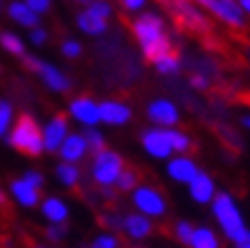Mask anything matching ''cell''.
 <instances>
[{
  "label": "cell",
  "instance_id": "cell-1",
  "mask_svg": "<svg viewBox=\"0 0 250 248\" xmlns=\"http://www.w3.org/2000/svg\"><path fill=\"white\" fill-rule=\"evenodd\" d=\"M132 35L139 43L146 61H157L167 53H173L171 37L167 35L165 19L153 10H145L132 21Z\"/></svg>",
  "mask_w": 250,
  "mask_h": 248
},
{
  "label": "cell",
  "instance_id": "cell-2",
  "mask_svg": "<svg viewBox=\"0 0 250 248\" xmlns=\"http://www.w3.org/2000/svg\"><path fill=\"white\" fill-rule=\"evenodd\" d=\"M209 212L216 222V230L220 232L222 240H226L230 244H234L250 230L238 200H236L234 193H230V191L220 189L214 197V202L209 204Z\"/></svg>",
  "mask_w": 250,
  "mask_h": 248
},
{
  "label": "cell",
  "instance_id": "cell-3",
  "mask_svg": "<svg viewBox=\"0 0 250 248\" xmlns=\"http://www.w3.org/2000/svg\"><path fill=\"white\" fill-rule=\"evenodd\" d=\"M6 145L15 151L27 155V157H41L45 153L43 148V134L41 126L31 114H21L15 124H12L10 132L6 134Z\"/></svg>",
  "mask_w": 250,
  "mask_h": 248
},
{
  "label": "cell",
  "instance_id": "cell-4",
  "mask_svg": "<svg viewBox=\"0 0 250 248\" xmlns=\"http://www.w3.org/2000/svg\"><path fill=\"white\" fill-rule=\"evenodd\" d=\"M124 169H126L124 157L118 151H114V148L106 146L104 151L90 155V169H87V175H90V181L98 189H112Z\"/></svg>",
  "mask_w": 250,
  "mask_h": 248
},
{
  "label": "cell",
  "instance_id": "cell-5",
  "mask_svg": "<svg viewBox=\"0 0 250 248\" xmlns=\"http://www.w3.org/2000/svg\"><path fill=\"white\" fill-rule=\"evenodd\" d=\"M130 204H132V212L151 218L153 222L163 220L169 214V202L165 193L151 183H141L130 193Z\"/></svg>",
  "mask_w": 250,
  "mask_h": 248
},
{
  "label": "cell",
  "instance_id": "cell-6",
  "mask_svg": "<svg viewBox=\"0 0 250 248\" xmlns=\"http://www.w3.org/2000/svg\"><path fill=\"white\" fill-rule=\"evenodd\" d=\"M22 63H24V67H27L29 71H33L35 76H39L41 83L45 85L49 92H53V94H65V92L71 90L69 76H67L63 69H59L55 63H51V61L27 53V55L22 57Z\"/></svg>",
  "mask_w": 250,
  "mask_h": 248
},
{
  "label": "cell",
  "instance_id": "cell-7",
  "mask_svg": "<svg viewBox=\"0 0 250 248\" xmlns=\"http://www.w3.org/2000/svg\"><path fill=\"white\" fill-rule=\"evenodd\" d=\"M191 2L202 8L204 12L218 19L220 22L228 24L232 29H244L246 27V17L236 0H191Z\"/></svg>",
  "mask_w": 250,
  "mask_h": 248
},
{
  "label": "cell",
  "instance_id": "cell-8",
  "mask_svg": "<svg viewBox=\"0 0 250 248\" xmlns=\"http://www.w3.org/2000/svg\"><path fill=\"white\" fill-rule=\"evenodd\" d=\"M177 19L183 27L191 29L195 33H208L209 31V19L202 8H197L191 0H161Z\"/></svg>",
  "mask_w": 250,
  "mask_h": 248
},
{
  "label": "cell",
  "instance_id": "cell-9",
  "mask_svg": "<svg viewBox=\"0 0 250 248\" xmlns=\"http://www.w3.org/2000/svg\"><path fill=\"white\" fill-rule=\"evenodd\" d=\"M145 114L148 122H151V126H157V128H177V124L181 122L179 106L171 98H163V96L148 102L145 108Z\"/></svg>",
  "mask_w": 250,
  "mask_h": 248
},
{
  "label": "cell",
  "instance_id": "cell-10",
  "mask_svg": "<svg viewBox=\"0 0 250 248\" xmlns=\"http://www.w3.org/2000/svg\"><path fill=\"white\" fill-rule=\"evenodd\" d=\"M139 141H141V146L146 153V157H151L155 161H169L173 157L167 128H157V126L143 128Z\"/></svg>",
  "mask_w": 250,
  "mask_h": 248
},
{
  "label": "cell",
  "instance_id": "cell-11",
  "mask_svg": "<svg viewBox=\"0 0 250 248\" xmlns=\"http://www.w3.org/2000/svg\"><path fill=\"white\" fill-rule=\"evenodd\" d=\"M67 118L78 122L82 128H94L100 124V102L92 96H76L67 104Z\"/></svg>",
  "mask_w": 250,
  "mask_h": 248
},
{
  "label": "cell",
  "instance_id": "cell-12",
  "mask_svg": "<svg viewBox=\"0 0 250 248\" xmlns=\"http://www.w3.org/2000/svg\"><path fill=\"white\" fill-rule=\"evenodd\" d=\"M69 132H71V128H69V118H67V114H53V116L41 126L45 153H55V155H57L59 146L63 145V141L67 139Z\"/></svg>",
  "mask_w": 250,
  "mask_h": 248
},
{
  "label": "cell",
  "instance_id": "cell-13",
  "mask_svg": "<svg viewBox=\"0 0 250 248\" xmlns=\"http://www.w3.org/2000/svg\"><path fill=\"white\" fill-rule=\"evenodd\" d=\"M120 234L126 240L139 244L148 240L155 234V222L151 218H146L143 214H136V212H128L122 216V228Z\"/></svg>",
  "mask_w": 250,
  "mask_h": 248
},
{
  "label": "cell",
  "instance_id": "cell-14",
  "mask_svg": "<svg viewBox=\"0 0 250 248\" xmlns=\"http://www.w3.org/2000/svg\"><path fill=\"white\" fill-rule=\"evenodd\" d=\"M6 195L19 207H22V209H35V207H39V204L43 200V191L37 189L35 185H31L27 179H22L21 175L15 177V179L8 183Z\"/></svg>",
  "mask_w": 250,
  "mask_h": 248
},
{
  "label": "cell",
  "instance_id": "cell-15",
  "mask_svg": "<svg viewBox=\"0 0 250 248\" xmlns=\"http://www.w3.org/2000/svg\"><path fill=\"white\" fill-rule=\"evenodd\" d=\"M185 187H187V195H189V200L193 204H197V206H209L211 202H214L216 193L220 191L216 179L204 169L199 171L197 175L185 185Z\"/></svg>",
  "mask_w": 250,
  "mask_h": 248
},
{
  "label": "cell",
  "instance_id": "cell-16",
  "mask_svg": "<svg viewBox=\"0 0 250 248\" xmlns=\"http://www.w3.org/2000/svg\"><path fill=\"white\" fill-rule=\"evenodd\" d=\"M199 171L202 169L191 155H173L169 161H165V175L179 185H187Z\"/></svg>",
  "mask_w": 250,
  "mask_h": 248
},
{
  "label": "cell",
  "instance_id": "cell-17",
  "mask_svg": "<svg viewBox=\"0 0 250 248\" xmlns=\"http://www.w3.org/2000/svg\"><path fill=\"white\" fill-rule=\"evenodd\" d=\"M37 209H39L41 218L45 220V224H69L71 206L61 195H55V193L43 195V200Z\"/></svg>",
  "mask_w": 250,
  "mask_h": 248
},
{
  "label": "cell",
  "instance_id": "cell-18",
  "mask_svg": "<svg viewBox=\"0 0 250 248\" xmlns=\"http://www.w3.org/2000/svg\"><path fill=\"white\" fill-rule=\"evenodd\" d=\"M134 112L132 108L122 102V100H114V98H106V100L100 102V122L106 124V126H126L132 120Z\"/></svg>",
  "mask_w": 250,
  "mask_h": 248
},
{
  "label": "cell",
  "instance_id": "cell-19",
  "mask_svg": "<svg viewBox=\"0 0 250 248\" xmlns=\"http://www.w3.org/2000/svg\"><path fill=\"white\" fill-rule=\"evenodd\" d=\"M57 155H59V161L73 163V165H80L82 161L90 157V148H87V143L83 139L82 130H71L67 134V139L63 141V145L59 146Z\"/></svg>",
  "mask_w": 250,
  "mask_h": 248
},
{
  "label": "cell",
  "instance_id": "cell-20",
  "mask_svg": "<svg viewBox=\"0 0 250 248\" xmlns=\"http://www.w3.org/2000/svg\"><path fill=\"white\" fill-rule=\"evenodd\" d=\"M6 17L15 24H19V27L27 29V31L41 27V17L35 15L24 0H10L6 4Z\"/></svg>",
  "mask_w": 250,
  "mask_h": 248
},
{
  "label": "cell",
  "instance_id": "cell-21",
  "mask_svg": "<svg viewBox=\"0 0 250 248\" xmlns=\"http://www.w3.org/2000/svg\"><path fill=\"white\" fill-rule=\"evenodd\" d=\"M187 248H224V240L214 226L195 224L193 236L189 244H187Z\"/></svg>",
  "mask_w": 250,
  "mask_h": 248
},
{
  "label": "cell",
  "instance_id": "cell-22",
  "mask_svg": "<svg viewBox=\"0 0 250 248\" xmlns=\"http://www.w3.org/2000/svg\"><path fill=\"white\" fill-rule=\"evenodd\" d=\"M76 24H78V29L87 35V37H102L106 35L108 31V21H102V19H98L96 15H92L87 8H82L78 12V17H76Z\"/></svg>",
  "mask_w": 250,
  "mask_h": 248
},
{
  "label": "cell",
  "instance_id": "cell-23",
  "mask_svg": "<svg viewBox=\"0 0 250 248\" xmlns=\"http://www.w3.org/2000/svg\"><path fill=\"white\" fill-rule=\"evenodd\" d=\"M55 179L63 189H76V187H80V183L83 179L82 167L59 161V163L55 165Z\"/></svg>",
  "mask_w": 250,
  "mask_h": 248
},
{
  "label": "cell",
  "instance_id": "cell-24",
  "mask_svg": "<svg viewBox=\"0 0 250 248\" xmlns=\"http://www.w3.org/2000/svg\"><path fill=\"white\" fill-rule=\"evenodd\" d=\"M0 47L12 57H24L27 55V45H24L22 37L15 31H0Z\"/></svg>",
  "mask_w": 250,
  "mask_h": 248
},
{
  "label": "cell",
  "instance_id": "cell-25",
  "mask_svg": "<svg viewBox=\"0 0 250 248\" xmlns=\"http://www.w3.org/2000/svg\"><path fill=\"white\" fill-rule=\"evenodd\" d=\"M169 143L173 148V155H189L193 148V139L181 128H167Z\"/></svg>",
  "mask_w": 250,
  "mask_h": 248
},
{
  "label": "cell",
  "instance_id": "cell-26",
  "mask_svg": "<svg viewBox=\"0 0 250 248\" xmlns=\"http://www.w3.org/2000/svg\"><path fill=\"white\" fill-rule=\"evenodd\" d=\"M153 67L161 73V76L171 78V76H177L183 65H181L179 55L173 51V53H167V55H163V57H159L157 61H153Z\"/></svg>",
  "mask_w": 250,
  "mask_h": 248
},
{
  "label": "cell",
  "instance_id": "cell-27",
  "mask_svg": "<svg viewBox=\"0 0 250 248\" xmlns=\"http://www.w3.org/2000/svg\"><path fill=\"white\" fill-rule=\"evenodd\" d=\"M85 248H124L122 238L114 232H106L100 230L90 238V242L85 244Z\"/></svg>",
  "mask_w": 250,
  "mask_h": 248
},
{
  "label": "cell",
  "instance_id": "cell-28",
  "mask_svg": "<svg viewBox=\"0 0 250 248\" xmlns=\"http://www.w3.org/2000/svg\"><path fill=\"white\" fill-rule=\"evenodd\" d=\"M15 106L6 98H0V141L6 139V134L10 132L12 124H15Z\"/></svg>",
  "mask_w": 250,
  "mask_h": 248
},
{
  "label": "cell",
  "instance_id": "cell-29",
  "mask_svg": "<svg viewBox=\"0 0 250 248\" xmlns=\"http://www.w3.org/2000/svg\"><path fill=\"white\" fill-rule=\"evenodd\" d=\"M141 185V175L136 173L134 169H124L122 173H120V177H118V181H116V185H114V189L118 191V193H132L136 187Z\"/></svg>",
  "mask_w": 250,
  "mask_h": 248
},
{
  "label": "cell",
  "instance_id": "cell-30",
  "mask_svg": "<svg viewBox=\"0 0 250 248\" xmlns=\"http://www.w3.org/2000/svg\"><path fill=\"white\" fill-rule=\"evenodd\" d=\"M82 134H83V139H85V143H87V148H90V155L104 151V148L108 146V145H106V134H104V130L100 128V126L83 128Z\"/></svg>",
  "mask_w": 250,
  "mask_h": 248
},
{
  "label": "cell",
  "instance_id": "cell-31",
  "mask_svg": "<svg viewBox=\"0 0 250 248\" xmlns=\"http://www.w3.org/2000/svg\"><path fill=\"white\" fill-rule=\"evenodd\" d=\"M122 216H124V214L118 212V209H104V212L98 216V222H100V226H102V230L120 234V228H122Z\"/></svg>",
  "mask_w": 250,
  "mask_h": 248
},
{
  "label": "cell",
  "instance_id": "cell-32",
  "mask_svg": "<svg viewBox=\"0 0 250 248\" xmlns=\"http://www.w3.org/2000/svg\"><path fill=\"white\" fill-rule=\"evenodd\" d=\"M193 230H195V224L189 220H177L171 228V236L177 240L181 246H187L193 236Z\"/></svg>",
  "mask_w": 250,
  "mask_h": 248
},
{
  "label": "cell",
  "instance_id": "cell-33",
  "mask_svg": "<svg viewBox=\"0 0 250 248\" xmlns=\"http://www.w3.org/2000/svg\"><path fill=\"white\" fill-rule=\"evenodd\" d=\"M43 236L47 240V244L57 246L61 242H65L69 236V224H47L43 230Z\"/></svg>",
  "mask_w": 250,
  "mask_h": 248
},
{
  "label": "cell",
  "instance_id": "cell-34",
  "mask_svg": "<svg viewBox=\"0 0 250 248\" xmlns=\"http://www.w3.org/2000/svg\"><path fill=\"white\" fill-rule=\"evenodd\" d=\"M83 8H87L92 15H96L98 19H102V21H110L112 15H114V6H112L110 0H92V2L85 4Z\"/></svg>",
  "mask_w": 250,
  "mask_h": 248
},
{
  "label": "cell",
  "instance_id": "cell-35",
  "mask_svg": "<svg viewBox=\"0 0 250 248\" xmlns=\"http://www.w3.org/2000/svg\"><path fill=\"white\" fill-rule=\"evenodd\" d=\"M59 51H61V55H63L65 59H80L82 53H83V45L78 39H71V37H69V39H65L63 43H61Z\"/></svg>",
  "mask_w": 250,
  "mask_h": 248
},
{
  "label": "cell",
  "instance_id": "cell-36",
  "mask_svg": "<svg viewBox=\"0 0 250 248\" xmlns=\"http://www.w3.org/2000/svg\"><path fill=\"white\" fill-rule=\"evenodd\" d=\"M21 177L27 179L31 185H35L37 189L43 191V187H45V175H43V171H39V169H27Z\"/></svg>",
  "mask_w": 250,
  "mask_h": 248
},
{
  "label": "cell",
  "instance_id": "cell-37",
  "mask_svg": "<svg viewBox=\"0 0 250 248\" xmlns=\"http://www.w3.org/2000/svg\"><path fill=\"white\" fill-rule=\"evenodd\" d=\"M47 41H49L47 29L37 27V29H31V31H29V43H31L33 47H43V45H47Z\"/></svg>",
  "mask_w": 250,
  "mask_h": 248
},
{
  "label": "cell",
  "instance_id": "cell-38",
  "mask_svg": "<svg viewBox=\"0 0 250 248\" xmlns=\"http://www.w3.org/2000/svg\"><path fill=\"white\" fill-rule=\"evenodd\" d=\"M24 2H27L29 8L39 17L47 15V12L51 10V6H53V0H24Z\"/></svg>",
  "mask_w": 250,
  "mask_h": 248
},
{
  "label": "cell",
  "instance_id": "cell-39",
  "mask_svg": "<svg viewBox=\"0 0 250 248\" xmlns=\"http://www.w3.org/2000/svg\"><path fill=\"white\" fill-rule=\"evenodd\" d=\"M120 6L126 10V12H132V15H136V12H145L146 4H148V0H118Z\"/></svg>",
  "mask_w": 250,
  "mask_h": 248
},
{
  "label": "cell",
  "instance_id": "cell-40",
  "mask_svg": "<svg viewBox=\"0 0 250 248\" xmlns=\"http://www.w3.org/2000/svg\"><path fill=\"white\" fill-rule=\"evenodd\" d=\"M189 85L193 90H208L209 88V78L206 76V73H199V71H195V73H191V78H189Z\"/></svg>",
  "mask_w": 250,
  "mask_h": 248
},
{
  "label": "cell",
  "instance_id": "cell-41",
  "mask_svg": "<svg viewBox=\"0 0 250 248\" xmlns=\"http://www.w3.org/2000/svg\"><path fill=\"white\" fill-rule=\"evenodd\" d=\"M232 248H250V230L232 244Z\"/></svg>",
  "mask_w": 250,
  "mask_h": 248
},
{
  "label": "cell",
  "instance_id": "cell-42",
  "mask_svg": "<svg viewBox=\"0 0 250 248\" xmlns=\"http://www.w3.org/2000/svg\"><path fill=\"white\" fill-rule=\"evenodd\" d=\"M238 122H240V126H242L244 130H250V112H244V114H240Z\"/></svg>",
  "mask_w": 250,
  "mask_h": 248
},
{
  "label": "cell",
  "instance_id": "cell-43",
  "mask_svg": "<svg viewBox=\"0 0 250 248\" xmlns=\"http://www.w3.org/2000/svg\"><path fill=\"white\" fill-rule=\"evenodd\" d=\"M236 2L240 4L242 12H244V17H246V19H250V0H236Z\"/></svg>",
  "mask_w": 250,
  "mask_h": 248
},
{
  "label": "cell",
  "instance_id": "cell-44",
  "mask_svg": "<svg viewBox=\"0 0 250 248\" xmlns=\"http://www.w3.org/2000/svg\"><path fill=\"white\" fill-rule=\"evenodd\" d=\"M6 202H8V195H6V191H4L2 185H0V207L6 206Z\"/></svg>",
  "mask_w": 250,
  "mask_h": 248
},
{
  "label": "cell",
  "instance_id": "cell-45",
  "mask_svg": "<svg viewBox=\"0 0 250 248\" xmlns=\"http://www.w3.org/2000/svg\"><path fill=\"white\" fill-rule=\"evenodd\" d=\"M33 248H55V246L45 244V242H35V244H33Z\"/></svg>",
  "mask_w": 250,
  "mask_h": 248
},
{
  "label": "cell",
  "instance_id": "cell-46",
  "mask_svg": "<svg viewBox=\"0 0 250 248\" xmlns=\"http://www.w3.org/2000/svg\"><path fill=\"white\" fill-rule=\"evenodd\" d=\"M71 2H78V4H83L85 6V4H90L92 0H71Z\"/></svg>",
  "mask_w": 250,
  "mask_h": 248
},
{
  "label": "cell",
  "instance_id": "cell-47",
  "mask_svg": "<svg viewBox=\"0 0 250 248\" xmlns=\"http://www.w3.org/2000/svg\"><path fill=\"white\" fill-rule=\"evenodd\" d=\"M2 8H4V0H0V12H2Z\"/></svg>",
  "mask_w": 250,
  "mask_h": 248
},
{
  "label": "cell",
  "instance_id": "cell-48",
  "mask_svg": "<svg viewBox=\"0 0 250 248\" xmlns=\"http://www.w3.org/2000/svg\"><path fill=\"white\" fill-rule=\"evenodd\" d=\"M246 57H248V59H250V47H248V49H246Z\"/></svg>",
  "mask_w": 250,
  "mask_h": 248
},
{
  "label": "cell",
  "instance_id": "cell-49",
  "mask_svg": "<svg viewBox=\"0 0 250 248\" xmlns=\"http://www.w3.org/2000/svg\"><path fill=\"white\" fill-rule=\"evenodd\" d=\"M2 248H19V246H10V244H6V246H2Z\"/></svg>",
  "mask_w": 250,
  "mask_h": 248
},
{
  "label": "cell",
  "instance_id": "cell-50",
  "mask_svg": "<svg viewBox=\"0 0 250 248\" xmlns=\"http://www.w3.org/2000/svg\"><path fill=\"white\" fill-rule=\"evenodd\" d=\"M132 248H143V246H132Z\"/></svg>",
  "mask_w": 250,
  "mask_h": 248
}]
</instances>
